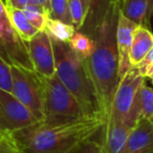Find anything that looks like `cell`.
I'll return each mask as SVG.
<instances>
[{
    "mask_svg": "<svg viewBox=\"0 0 153 153\" xmlns=\"http://www.w3.org/2000/svg\"><path fill=\"white\" fill-rule=\"evenodd\" d=\"M105 122L101 114L53 126L38 122L11 134L23 153H79Z\"/></svg>",
    "mask_w": 153,
    "mask_h": 153,
    "instance_id": "obj_1",
    "label": "cell"
},
{
    "mask_svg": "<svg viewBox=\"0 0 153 153\" xmlns=\"http://www.w3.org/2000/svg\"><path fill=\"white\" fill-rule=\"evenodd\" d=\"M120 7L113 10L100 26L94 38L96 47L85 60L90 80L96 90L102 117L110 114L115 89L119 85V55L117 48V25Z\"/></svg>",
    "mask_w": 153,
    "mask_h": 153,
    "instance_id": "obj_2",
    "label": "cell"
},
{
    "mask_svg": "<svg viewBox=\"0 0 153 153\" xmlns=\"http://www.w3.org/2000/svg\"><path fill=\"white\" fill-rule=\"evenodd\" d=\"M51 40L55 53L56 76L79 102L86 115L101 114L96 90L90 80L85 60L72 51L67 42L51 36Z\"/></svg>",
    "mask_w": 153,
    "mask_h": 153,
    "instance_id": "obj_3",
    "label": "cell"
},
{
    "mask_svg": "<svg viewBox=\"0 0 153 153\" xmlns=\"http://www.w3.org/2000/svg\"><path fill=\"white\" fill-rule=\"evenodd\" d=\"M43 91V120L44 125H60L76 121L85 114L82 106L57 76H41Z\"/></svg>",
    "mask_w": 153,
    "mask_h": 153,
    "instance_id": "obj_4",
    "label": "cell"
},
{
    "mask_svg": "<svg viewBox=\"0 0 153 153\" xmlns=\"http://www.w3.org/2000/svg\"><path fill=\"white\" fill-rule=\"evenodd\" d=\"M12 94L27 107L39 122L43 120V91L41 74L22 66L12 65Z\"/></svg>",
    "mask_w": 153,
    "mask_h": 153,
    "instance_id": "obj_5",
    "label": "cell"
},
{
    "mask_svg": "<svg viewBox=\"0 0 153 153\" xmlns=\"http://www.w3.org/2000/svg\"><path fill=\"white\" fill-rule=\"evenodd\" d=\"M0 55L12 65L34 70L27 44L14 30L3 0H0Z\"/></svg>",
    "mask_w": 153,
    "mask_h": 153,
    "instance_id": "obj_6",
    "label": "cell"
},
{
    "mask_svg": "<svg viewBox=\"0 0 153 153\" xmlns=\"http://www.w3.org/2000/svg\"><path fill=\"white\" fill-rule=\"evenodd\" d=\"M145 78L140 74L137 67L132 65L125 76L120 80L111 104L110 113L127 125L132 107L140 87Z\"/></svg>",
    "mask_w": 153,
    "mask_h": 153,
    "instance_id": "obj_7",
    "label": "cell"
},
{
    "mask_svg": "<svg viewBox=\"0 0 153 153\" xmlns=\"http://www.w3.org/2000/svg\"><path fill=\"white\" fill-rule=\"evenodd\" d=\"M30 112L13 94L0 89V132L13 133L38 123Z\"/></svg>",
    "mask_w": 153,
    "mask_h": 153,
    "instance_id": "obj_8",
    "label": "cell"
},
{
    "mask_svg": "<svg viewBox=\"0 0 153 153\" xmlns=\"http://www.w3.org/2000/svg\"><path fill=\"white\" fill-rule=\"evenodd\" d=\"M26 44L35 71L47 78L55 76V53L48 33L45 30H39Z\"/></svg>",
    "mask_w": 153,
    "mask_h": 153,
    "instance_id": "obj_9",
    "label": "cell"
},
{
    "mask_svg": "<svg viewBox=\"0 0 153 153\" xmlns=\"http://www.w3.org/2000/svg\"><path fill=\"white\" fill-rule=\"evenodd\" d=\"M131 129L132 128L110 113L105 125L97 135L105 153H123Z\"/></svg>",
    "mask_w": 153,
    "mask_h": 153,
    "instance_id": "obj_10",
    "label": "cell"
},
{
    "mask_svg": "<svg viewBox=\"0 0 153 153\" xmlns=\"http://www.w3.org/2000/svg\"><path fill=\"white\" fill-rule=\"evenodd\" d=\"M138 24L126 18L120 12L117 25V48L119 55V78L120 80L130 69L131 63L129 60V53L132 44V34Z\"/></svg>",
    "mask_w": 153,
    "mask_h": 153,
    "instance_id": "obj_11",
    "label": "cell"
},
{
    "mask_svg": "<svg viewBox=\"0 0 153 153\" xmlns=\"http://www.w3.org/2000/svg\"><path fill=\"white\" fill-rule=\"evenodd\" d=\"M121 0H89V12L81 30L91 39L96 38L100 26L108 15L120 7Z\"/></svg>",
    "mask_w": 153,
    "mask_h": 153,
    "instance_id": "obj_12",
    "label": "cell"
},
{
    "mask_svg": "<svg viewBox=\"0 0 153 153\" xmlns=\"http://www.w3.org/2000/svg\"><path fill=\"white\" fill-rule=\"evenodd\" d=\"M153 150V124L140 119L131 129L123 153H150Z\"/></svg>",
    "mask_w": 153,
    "mask_h": 153,
    "instance_id": "obj_13",
    "label": "cell"
},
{
    "mask_svg": "<svg viewBox=\"0 0 153 153\" xmlns=\"http://www.w3.org/2000/svg\"><path fill=\"white\" fill-rule=\"evenodd\" d=\"M153 0H122L120 12L138 25L148 27L152 16Z\"/></svg>",
    "mask_w": 153,
    "mask_h": 153,
    "instance_id": "obj_14",
    "label": "cell"
},
{
    "mask_svg": "<svg viewBox=\"0 0 153 153\" xmlns=\"http://www.w3.org/2000/svg\"><path fill=\"white\" fill-rule=\"evenodd\" d=\"M153 117V89L143 83L136 94L127 125L130 128L135 126L140 119L150 120Z\"/></svg>",
    "mask_w": 153,
    "mask_h": 153,
    "instance_id": "obj_15",
    "label": "cell"
},
{
    "mask_svg": "<svg viewBox=\"0 0 153 153\" xmlns=\"http://www.w3.org/2000/svg\"><path fill=\"white\" fill-rule=\"evenodd\" d=\"M153 46V34L148 27L138 25L132 34V44L129 53L131 65L136 66Z\"/></svg>",
    "mask_w": 153,
    "mask_h": 153,
    "instance_id": "obj_16",
    "label": "cell"
},
{
    "mask_svg": "<svg viewBox=\"0 0 153 153\" xmlns=\"http://www.w3.org/2000/svg\"><path fill=\"white\" fill-rule=\"evenodd\" d=\"M7 11L14 30L21 37L22 40L28 42L39 32L35 26L30 24V22L27 20L22 10L7 7Z\"/></svg>",
    "mask_w": 153,
    "mask_h": 153,
    "instance_id": "obj_17",
    "label": "cell"
},
{
    "mask_svg": "<svg viewBox=\"0 0 153 153\" xmlns=\"http://www.w3.org/2000/svg\"><path fill=\"white\" fill-rule=\"evenodd\" d=\"M68 44L72 48V51H76L83 60H86L92 55L96 47V42L94 39L86 36L82 32L76 30L72 38L68 41Z\"/></svg>",
    "mask_w": 153,
    "mask_h": 153,
    "instance_id": "obj_18",
    "label": "cell"
},
{
    "mask_svg": "<svg viewBox=\"0 0 153 153\" xmlns=\"http://www.w3.org/2000/svg\"><path fill=\"white\" fill-rule=\"evenodd\" d=\"M68 10L72 25L81 30L89 12V0H68Z\"/></svg>",
    "mask_w": 153,
    "mask_h": 153,
    "instance_id": "obj_19",
    "label": "cell"
},
{
    "mask_svg": "<svg viewBox=\"0 0 153 153\" xmlns=\"http://www.w3.org/2000/svg\"><path fill=\"white\" fill-rule=\"evenodd\" d=\"M45 30L51 35V37L58 39L63 42H68L76 30L74 28V25H70L65 22H62L60 20L53 19V18H48L45 25Z\"/></svg>",
    "mask_w": 153,
    "mask_h": 153,
    "instance_id": "obj_20",
    "label": "cell"
},
{
    "mask_svg": "<svg viewBox=\"0 0 153 153\" xmlns=\"http://www.w3.org/2000/svg\"><path fill=\"white\" fill-rule=\"evenodd\" d=\"M22 11L33 26H35L38 30H45V25L49 16L43 7L38 4H30Z\"/></svg>",
    "mask_w": 153,
    "mask_h": 153,
    "instance_id": "obj_21",
    "label": "cell"
},
{
    "mask_svg": "<svg viewBox=\"0 0 153 153\" xmlns=\"http://www.w3.org/2000/svg\"><path fill=\"white\" fill-rule=\"evenodd\" d=\"M49 4H51L49 18L60 20L72 25L69 10H68V0H49Z\"/></svg>",
    "mask_w": 153,
    "mask_h": 153,
    "instance_id": "obj_22",
    "label": "cell"
},
{
    "mask_svg": "<svg viewBox=\"0 0 153 153\" xmlns=\"http://www.w3.org/2000/svg\"><path fill=\"white\" fill-rule=\"evenodd\" d=\"M0 89L11 94L13 90L12 64H10L1 55H0Z\"/></svg>",
    "mask_w": 153,
    "mask_h": 153,
    "instance_id": "obj_23",
    "label": "cell"
},
{
    "mask_svg": "<svg viewBox=\"0 0 153 153\" xmlns=\"http://www.w3.org/2000/svg\"><path fill=\"white\" fill-rule=\"evenodd\" d=\"M0 153H23L11 133L0 136Z\"/></svg>",
    "mask_w": 153,
    "mask_h": 153,
    "instance_id": "obj_24",
    "label": "cell"
},
{
    "mask_svg": "<svg viewBox=\"0 0 153 153\" xmlns=\"http://www.w3.org/2000/svg\"><path fill=\"white\" fill-rule=\"evenodd\" d=\"M140 74L144 76L145 79L149 78L152 80L153 78V46L149 51V53L145 56L144 59L140 61V64L136 65Z\"/></svg>",
    "mask_w": 153,
    "mask_h": 153,
    "instance_id": "obj_25",
    "label": "cell"
},
{
    "mask_svg": "<svg viewBox=\"0 0 153 153\" xmlns=\"http://www.w3.org/2000/svg\"><path fill=\"white\" fill-rule=\"evenodd\" d=\"M97 135H98V134H97ZM97 135H96V137L88 140V142L81 148L79 153H105L102 144H101V142L99 140Z\"/></svg>",
    "mask_w": 153,
    "mask_h": 153,
    "instance_id": "obj_26",
    "label": "cell"
},
{
    "mask_svg": "<svg viewBox=\"0 0 153 153\" xmlns=\"http://www.w3.org/2000/svg\"><path fill=\"white\" fill-rule=\"evenodd\" d=\"M5 7H12V9L24 10L30 4H38L37 0H5Z\"/></svg>",
    "mask_w": 153,
    "mask_h": 153,
    "instance_id": "obj_27",
    "label": "cell"
},
{
    "mask_svg": "<svg viewBox=\"0 0 153 153\" xmlns=\"http://www.w3.org/2000/svg\"><path fill=\"white\" fill-rule=\"evenodd\" d=\"M37 2L39 3L40 7H42L44 9V11L48 14L51 13V4H49V0H37Z\"/></svg>",
    "mask_w": 153,
    "mask_h": 153,
    "instance_id": "obj_28",
    "label": "cell"
},
{
    "mask_svg": "<svg viewBox=\"0 0 153 153\" xmlns=\"http://www.w3.org/2000/svg\"><path fill=\"white\" fill-rule=\"evenodd\" d=\"M150 121H151V123L153 124V117H151V119H150Z\"/></svg>",
    "mask_w": 153,
    "mask_h": 153,
    "instance_id": "obj_29",
    "label": "cell"
},
{
    "mask_svg": "<svg viewBox=\"0 0 153 153\" xmlns=\"http://www.w3.org/2000/svg\"><path fill=\"white\" fill-rule=\"evenodd\" d=\"M2 134H3V133H1V132H0V136H1V135H2Z\"/></svg>",
    "mask_w": 153,
    "mask_h": 153,
    "instance_id": "obj_30",
    "label": "cell"
},
{
    "mask_svg": "<svg viewBox=\"0 0 153 153\" xmlns=\"http://www.w3.org/2000/svg\"><path fill=\"white\" fill-rule=\"evenodd\" d=\"M151 81H152V84H153V78H152V80H151Z\"/></svg>",
    "mask_w": 153,
    "mask_h": 153,
    "instance_id": "obj_31",
    "label": "cell"
},
{
    "mask_svg": "<svg viewBox=\"0 0 153 153\" xmlns=\"http://www.w3.org/2000/svg\"><path fill=\"white\" fill-rule=\"evenodd\" d=\"M150 153H153V150H152V151H151V152H150Z\"/></svg>",
    "mask_w": 153,
    "mask_h": 153,
    "instance_id": "obj_32",
    "label": "cell"
},
{
    "mask_svg": "<svg viewBox=\"0 0 153 153\" xmlns=\"http://www.w3.org/2000/svg\"><path fill=\"white\" fill-rule=\"evenodd\" d=\"M152 16H153V10H152Z\"/></svg>",
    "mask_w": 153,
    "mask_h": 153,
    "instance_id": "obj_33",
    "label": "cell"
},
{
    "mask_svg": "<svg viewBox=\"0 0 153 153\" xmlns=\"http://www.w3.org/2000/svg\"><path fill=\"white\" fill-rule=\"evenodd\" d=\"M121 1H122V0H121Z\"/></svg>",
    "mask_w": 153,
    "mask_h": 153,
    "instance_id": "obj_34",
    "label": "cell"
}]
</instances>
